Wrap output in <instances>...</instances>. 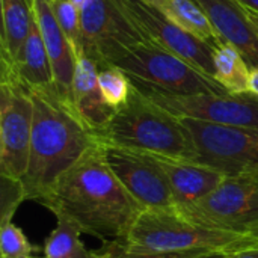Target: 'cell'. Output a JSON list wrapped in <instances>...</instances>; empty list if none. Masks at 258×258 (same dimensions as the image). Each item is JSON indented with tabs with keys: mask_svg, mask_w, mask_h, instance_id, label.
I'll return each mask as SVG.
<instances>
[{
	"mask_svg": "<svg viewBox=\"0 0 258 258\" xmlns=\"http://www.w3.org/2000/svg\"><path fill=\"white\" fill-rule=\"evenodd\" d=\"M56 218H65L104 246L124 245L145 210L113 175L101 144L89 151L56 183L44 204Z\"/></svg>",
	"mask_w": 258,
	"mask_h": 258,
	"instance_id": "cell-1",
	"label": "cell"
},
{
	"mask_svg": "<svg viewBox=\"0 0 258 258\" xmlns=\"http://www.w3.org/2000/svg\"><path fill=\"white\" fill-rule=\"evenodd\" d=\"M33 124L27 171V200L44 204L56 183L97 144V138L57 97L30 92Z\"/></svg>",
	"mask_w": 258,
	"mask_h": 258,
	"instance_id": "cell-2",
	"label": "cell"
},
{
	"mask_svg": "<svg viewBox=\"0 0 258 258\" xmlns=\"http://www.w3.org/2000/svg\"><path fill=\"white\" fill-rule=\"evenodd\" d=\"M101 142L128 150L197 162V148L181 119L171 115L132 83L128 101L95 135Z\"/></svg>",
	"mask_w": 258,
	"mask_h": 258,
	"instance_id": "cell-3",
	"label": "cell"
},
{
	"mask_svg": "<svg viewBox=\"0 0 258 258\" xmlns=\"http://www.w3.org/2000/svg\"><path fill=\"white\" fill-rule=\"evenodd\" d=\"M121 246L132 252L207 249L212 252L239 254L258 246V237L210 228L189 219L178 209H163L144 210Z\"/></svg>",
	"mask_w": 258,
	"mask_h": 258,
	"instance_id": "cell-4",
	"label": "cell"
},
{
	"mask_svg": "<svg viewBox=\"0 0 258 258\" xmlns=\"http://www.w3.org/2000/svg\"><path fill=\"white\" fill-rule=\"evenodd\" d=\"M109 65L119 68L132 80L174 94H228L216 80L148 41L119 47L106 59L104 67Z\"/></svg>",
	"mask_w": 258,
	"mask_h": 258,
	"instance_id": "cell-5",
	"label": "cell"
},
{
	"mask_svg": "<svg viewBox=\"0 0 258 258\" xmlns=\"http://www.w3.org/2000/svg\"><path fill=\"white\" fill-rule=\"evenodd\" d=\"M197 148V162L227 177L258 178V130L180 118Z\"/></svg>",
	"mask_w": 258,
	"mask_h": 258,
	"instance_id": "cell-6",
	"label": "cell"
},
{
	"mask_svg": "<svg viewBox=\"0 0 258 258\" xmlns=\"http://www.w3.org/2000/svg\"><path fill=\"white\" fill-rule=\"evenodd\" d=\"M132 80V79H130ZM147 98L177 118L258 130V97L252 94H174L132 80Z\"/></svg>",
	"mask_w": 258,
	"mask_h": 258,
	"instance_id": "cell-7",
	"label": "cell"
},
{
	"mask_svg": "<svg viewBox=\"0 0 258 258\" xmlns=\"http://www.w3.org/2000/svg\"><path fill=\"white\" fill-rule=\"evenodd\" d=\"M178 210L210 228L257 236L258 178L225 177L204 200Z\"/></svg>",
	"mask_w": 258,
	"mask_h": 258,
	"instance_id": "cell-8",
	"label": "cell"
},
{
	"mask_svg": "<svg viewBox=\"0 0 258 258\" xmlns=\"http://www.w3.org/2000/svg\"><path fill=\"white\" fill-rule=\"evenodd\" d=\"M115 3L144 41L174 53L215 80V48L209 42L171 23L142 0H115Z\"/></svg>",
	"mask_w": 258,
	"mask_h": 258,
	"instance_id": "cell-9",
	"label": "cell"
},
{
	"mask_svg": "<svg viewBox=\"0 0 258 258\" xmlns=\"http://www.w3.org/2000/svg\"><path fill=\"white\" fill-rule=\"evenodd\" d=\"M33 101L12 77H0V175L23 180L30 151Z\"/></svg>",
	"mask_w": 258,
	"mask_h": 258,
	"instance_id": "cell-10",
	"label": "cell"
},
{
	"mask_svg": "<svg viewBox=\"0 0 258 258\" xmlns=\"http://www.w3.org/2000/svg\"><path fill=\"white\" fill-rule=\"evenodd\" d=\"M100 144L113 175L145 210L177 209L171 186L150 153Z\"/></svg>",
	"mask_w": 258,
	"mask_h": 258,
	"instance_id": "cell-11",
	"label": "cell"
},
{
	"mask_svg": "<svg viewBox=\"0 0 258 258\" xmlns=\"http://www.w3.org/2000/svg\"><path fill=\"white\" fill-rule=\"evenodd\" d=\"M83 54L100 68L119 47L144 41L122 15L115 0H89L80 9Z\"/></svg>",
	"mask_w": 258,
	"mask_h": 258,
	"instance_id": "cell-12",
	"label": "cell"
},
{
	"mask_svg": "<svg viewBox=\"0 0 258 258\" xmlns=\"http://www.w3.org/2000/svg\"><path fill=\"white\" fill-rule=\"evenodd\" d=\"M32 12L39 26L48 60L53 71L54 86L60 103L74 113L73 104V79L76 71L74 50L62 32L48 0H30ZM76 115V113H74ZM77 116V115H76Z\"/></svg>",
	"mask_w": 258,
	"mask_h": 258,
	"instance_id": "cell-13",
	"label": "cell"
},
{
	"mask_svg": "<svg viewBox=\"0 0 258 258\" xmlns=\"http://www.w3.org/2000/svg\"><path fill=\"white\" fill-rule=\"evenodd\" d=\"M207 14L221 42L240 51L249 68L258 67V30L239 0H195Z\"/></svg>",
	"mask_w": 258,
	"mask_h": 258,
	"instance_id": "cell-14",
	"label": "cell"
},
{
	"mask_svg": "<svg viewBox=\"0 0 258 258\" xmlns=\"http://www.w3.org/2000/svg\"><path fill=\"white\" fill-rule=\"evenodd\" d=\"M0 77L15 79L29 92L57 97L51 65L35 15H32V24L27 39L24 41L14 65L0 60Z\"/></svg>",
	"mask_w": 258,
	"mask_h": 258,
	"instance_id": "cell-15",
	"label": "cell"
},
{
	"mask_svg": "<svg viewBox=\"0 0 258 258\" xmlns=\"http://www.w3.org/2000/svg\"><path fill=\"white\" fill-rule=\"evenodd\" d=\"M151 157L165 174L174 194L177 209L200 203L210 195L227 177L213 168L190 160L172 159L159 154H151Z\"/></svg>",
	"mask_w": 258,
	"mask_h": 258,
	"instance_id": "cell-16",
	"label": "cell"
},
{
	"mask_svg": "<svg viewBox=\"0 0 258 258\" xmlns=\"http://www.w3.org/2000/svg\"><path fill=\"white\" fill-rule=\"evenodd\" d=\"M100 67L86 54L77 57L73 79L74 113L82 124L95 136L112 119L113 110L103 98L98 86Z\"/></svg>",
	"mask_w": 258,
	"mask_h": 258,
	"instance_id": "cell-17",
	"label": "cell"
},
{
	"mask_svg": "<svg viewBox=\"0 0 258 258\" xmlns=\"http://www.w3.org/2000/svg\"><path fill=\"white\" fill-rule=\"evenodd\" d=\"M183 30L209 42L213 48L221 42L207 14L195 0H142Z\"/></svg>",
	"mask_w": 258,
	"mask_h": 258,
	"instance_id": "cell-18",
	"label": "cell"
},
{
	"mask_svg": "<svg viewBox=\"0 0 258 258\" xmlns=\"http://www.w3.org/2000/svg\"><path fill=\"white\" fill-rule=\"evenodd\" d=\"M2 6V36H0V60L14 62L27 39L32 24L30 0H0Z\"/></svg>",
	"mask_w": 258,
	"mask_h": 258,
	"instance_id": "cell-19",
	"label": "cell"
},
{
	"mask_svg": "<svg viewBox=\"0 0 258 258\" xmlns=\"http://www.w3.org/2000/svg\"><path fill=\"white\" fill-rule=\"evenodd\" d=\"M215 80L234 95L249 94V65L237 48L219 42L213 51Z\"/></svg>",
	"mask_w": 258,
	"mask_h": 258,
	"instance_id": "cell-20",
	"label": "cell"
},
{
	"mask_svg": "<svg viewBox=\"0 0 258 258\" xmlns=\"http://www.w3.org/2000/svg\"><path fill=\"white\" fill-rule=\"evenodd\" d=\"M80 228L65 218H57L56 228L45 239L44 258H100L80 240Z\"/></svg>",
	"mask_w": 258,
	"mask_h": 258,
	"instance_id": "cell-21",
	"label": "cell"
},
{
	"mask_svg": "<svg viewBox=\"0 0 258 258\" xmlns=\"http://www.w3.org/2000/svg\"><path fill=\"white\" fill-rule=\"evenodd\" d=\"M98 86H100L104 101L113 110H118L119 107H122L128 101L130 94H132L130 77L125 73H122L119 68H115L110 65L100 68Z\"/></svg>",
	"mask_w": 258,
	"mask_h": 258,
	"instance_id": "cell-22",
	"label": "cell"
},
{
	"mask_svg": "<svg viewBox=\"0 0 258 258\" xmlns=\"http://www.w3.org/2000/svg\"><path fill=\"white\" fill-rule=\"evenodd\" d=\"M56 21L59 23L62 32L70 41L76 59L83 56L82 47V24H80V9L71 0H48Z\"/></svg>",
	"mask_w": 258,
	"mask_h": 258,
	"instance_id": "cell-23",
	"label": "cell"
},
{
	"mask_svg": "<svg viewBox=\"0 0 258 258\" xmlns=\"http://www.w3.org/2000/svg\"><path fill=\"white\" fill-rule=\"evenodd\" d=\"M0 227L12 222L18 206L27 200L26 187L21 180L0 175Z\"/></svg>",
	"mask_w": 258,
	"mask_h": 258,
	"instance_id": "cell-24",
	"label": "cell"
},
{
	"mask_svg": "<svg viewBox=\"0 0 258 258\" xmlns=\"http://www.w3.org/2000/svg\"><path fill=\"white\" fill-rule=\"evenodd\" d=\"M33 252L35 246L15 224L0 227V258H27Z\"/></svg>",
	"mask_w": 258,
	"mask_h": 258,
	"instance_id": "cell-25",
	"label": "cell"
},
{
	"mask_svg": "<svg viewBox=\"0 0 258 258\" xmlns=\"http://www.w3.org/2000/svg\"><path fill=\"white\" fill-rule=\"evenodd\" d=\"M212 251L192 249V251H174V252H132L124 249L121 245L104 246L100 258H200Z\"/></svg>",
	"mask_w": 258,
	"mask_h": 258,
	"instance_id": "cell-26",
	"label": "cell"
},
{
	"mask_svg": "<svg viewBox=\"0 0 258 258\" xmlns=\"http://www.w3.org/2000/svg\"><path fill=\"white\" fill-rule=\"evenodd\" d=\"M249 94L258 97V67L249 70Z\"/></svg>",
	"mask_w": 258,
	"mask_h": 258,
	"instance_id": "cell-27",
	"label": "cell"
},
{
	"mask_svg": "<svg viewBox=\"0 0 258 258\" xmlns=\"http://www.w3.org/2000/svg\"><path fill=\"white\" fill-rule=\"evenodd\" d=\"M234 258H258V246L249 248V249H245V251L236 254Z\"/></svg>",
	"mask_w": 258,
	"mask_h": 258,
	"instance_id": "cell-28",
	"label": "cell"
},
{
	"mask_svg": "<svg viewBox=\"0 0 258 258\" xmlns=\"http://www.w3.org/2000/svg\"><path fill=\"white\" fill-rule=\"evenodd\" d=\"M236 254H225V252H210L200 258H234Z\"/></svg>",
	"mask_w": 258,
	"mask_h": 258,
	"instance_id": "cell-29",
	"label": "cell"
},
{
	"mask_svg": "<svg viewBox=\"0 0 258 258\" xmlns=\"http://www.w3.org/2000/svg\"><path fill=\"white\" fill-rule=\"evenodd\" d=\"M245 8H249L252 11L258 12V0H239Z\"/></svg>",
	"mask_w": 258,
	"mask_h": 258,
	"instance_id": "cell-30",
	"label": "cell"
},
{
	"mask_svg": "<svg viewBox=\"0 0 258 258\" xmlns=\"http://www.w3.org/2000/svg\"><path fill=\"white\" fill-rule=\"evenodd\" d=\"M246 12H248V17H249V20L252 21V24L255 26V29L258 30V12L252 11V9H249V8H246Z\"/></svg>",
	"mask_w": 258,
	"mask_h": 258,
	"instance_id": "cell-31",
	"label": "cell"
},
{
	"mask_svg": "<svg viewBox=\"0 0 258 258\" xmlns=\"http://www.w3.org/2000/svg\"><path fill=\"white\" fill-rule=\"evenodd\" d=\"M71 2H73V3H74L77 8H79V9H82V8H83V6H85V5H86L89 0H71Z\"/></svg>",
	"mask_w": 258,
	"mask_h": 258,
	"instance_id": "cell-32",
	"label": "cell"
},
{
	"mask_svg": "<svg viewBox=\"0 0 258 258\" xmlns=\"http://www.w3.org/2000/svg\"><path fill=\"white\" fill-rule=\"evenodd\" d=\"M27 258H39V257H33V255H32V257H27Z\"/></svg>",
	"mask_w": 258,
	"mask_h": 258,
	"instance_id": "cell-33",
	"label": "cell"
},
{
	"mask_svg": "<svg viewBox=\"0 0 258 258\" xmlns=\"http://www.w3.org/2000/svg\"><path fill=\"white\" fill-rule=\"evenodd\" d=\"M257 237H258V234H257Z\"/></svg>",
	"mask_w": 258,
	"mask_h": 258,
	"instance_id": "cell-34",
	"label": "cell"
}]
</instances>
